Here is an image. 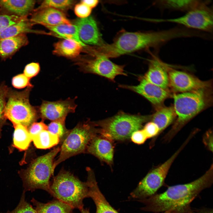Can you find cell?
<instances>
[{
    "label": "cell",
    "instance_id": "cell-11",
    "mask_svg": "<svg viewBox=\"0 0 213 213\" xmlns=\"http://www.w3.org/2000/svg\"><path fill=\"white\" fill-rule=\"evenodd\" d=\"M209 5H204L186 13L184 15L170 19H153L154 22H169L179 25L187 29L212 34L213 12Z\"/></svg>",
    "mask_w": 213,
    "mask_h": 213
},
{
    "label": "cell",
    "instance_id": "cell-1",
    "mask_svg": "<svg viewBox=\"0 0 213 213\" xmlns=\"http://www.w3.org/2000/svg\"><path fill=\"white\" fill-rule=\"evenodd\" d=\"M213 166L212 164L203 175L192 182L170 186L162 193L137 200L145 205L142 210L159 213L174 208L191 206V202L202 191L212 185Z\"/></svg>",
    "mask_w": 213,
    "mask_h": 213
},
{
    "label": "cell",
    "instance_id": "cell-12",
    "mask_svg": "<svg viewBox=\"0 0 213 213\" xmlns=\"http://www.w3.org/2000/svg\"><path fill=\"white\" fill-rule=\"evenodd\" d=\"M169 86L176 92L182 93L204 88H212L211 80H201L185 71L173 69L167 66Z\"/></svg>",
    "mask_w": 213,
    "mask_h": 213
},
{
    "label": "cell",
    "instance_id": "cell-41",
    "mask_svg": "<svg viewBox=\"0 0 213 213\" xmlns=\"http://www.w3.org/2000/svg\"><path fill=\"white\" fill-rule=\"evenodd\" d=\"M204 144L211 151H213V135L211 130L207 131L204 134L203 139Z\"/></svg>",
    "mask_w": 213,
    "mask_h": 213
},
{
    "label": "cell",
    "instance_id": "cell-24",
    "mask_svg": "<svg viewBox=\"0 0 213 213\" xmlns=\"http://www.w3.org/2000/svg\"><path fill=\"white\" fill-rule=\"evenodd\" d=\"M156 108L151 115V121L158 127L159 133L170 125L176 119V115L173 106H161Z\"/></svg>",
    "mask_w": 213,
    "mask_h": 213
},
{
    "label": "cell",
    "instance_id": "cell-20",
    "mask_svg": "<svg viewBox=\"0 0 213 213\" xmlns=\"http://www.w3.org/2000/svg\"><path fill=\"white\" fill-rule=\"evenodd\" d=\"M210 0H157L155 4L161 10L178 11L187 12L200 7L209 5Z\"/></svg>",
    "mask_w": 213,
    "mask_h": 213
},
{
    "label": "cell",
    "instance_id": "cell-13",
    "mask_svg": "<svg viewBox=\"0 0 213 213\" xmlns=\"http://www.w3.org/2000/svg\"><path fill=\"white\" fill-rule=\"evenodd\" d=\"M74 99L68 98L65 100L54 101L43 100L38 106L40 118L42 120H49L52 121L66 119L67 115L75 111L77 105Z\"/></svg>",
    "mask_w": 213,
    "mask_h": 213
},
{
    "label": "cell",
    "instance_id": "cell-36",
    "mask_svg": "<svg viewBox=\"0 0 213 213\" xmlns=\"http://www.w3.org/2000/svg\"><path fill=\"white\" fill-rule=\"evenodd\" d=\"M40 70V65L38 62H32L27 64L25 66L23 74L30 79L36 76Z\"/></svg>",
    "mask_w": 213,
    "mask_h": 213
},
{
    "label": "cell",
    "instance_id": "cell-26",
    "mask_svg": "<svg viewBox=\"0 0 213 213\" xmlns=\"http://www.w3.org/2000/svg\"><path fill=\"white\" fill-rule=\"evenodd\" d=\"M34 24L27 18L22 19L7 28L0 34V39L26 33L41 34L45 33L41 31L33 30L32 28Z\"/></svg>",
    "mask_w": 213,
    "mask_h": 213
},
{
    "label": "cell",
    "instance_id": "cell-19",
    "mask_svg": "<svg viewBox=\"0 0 213 213\" xmlns=\"http://www.w3.org/2000/svg\"><path fill=\"white\" fill-rule=\"evenodd\" d=\"M89 197L93 200L96 207V213H119L109 203L101 193L96 181L94 173L90 168H87Z\"/></svg>",
    "mask_w": 213,
    "mask_h": 213
},
{
    "label": "cell",
    "instance_id": "cell-45",
    "mask_svg": "<svg viewBox=\"0 0 213 213\" xmlns=\"http://www.w3.org/2000/svg\"><path fill=\"white\" fill-rule=\"evenodd\" d=\"M80 211L81 213H90L89 209L88 208L84 209L83 208Z\"/></svg>",
    "mask_w": 213,
    "mask_h": 213
},
{
    "label": "cell",
    "instance_id": "cell-5",
    "mask_svg": "<svg viewBox=\"0 0 213 213\" xmlns=\"http://www.w3.org/2000/svg\"><path fill=\"white\" fill-rule=\"evenodd\" d=\"M60 150L59 147L55 148L34 160L26 169L19 171L23 183V192H33L39 189L51 195L50 180L54 171L53 169L54 160Z\"/></svg>",
    "mask_w": 213,
    "mask_h": 213
},
{
    "label": "cell",
    "instance_id": "cell-40",
    "mask_svg": "<svg viewBox=\"0 0 213 213\" xmlns=\"http://www.w3.org/2000/svg\"><path fill=\"white\" fill-rule=\"evenodd\" d=\"M130 138L133 142L138 144L144 143L148 139L142 129L134 132L132 134Z\"/></svg>",
    "mask_w": 213,
    "mask_h": 213
},
{
    "label": "cell",
    "instance_id": "cell-21",
    "mask_svg": "<svg viewBox=\"0 0 213 213\" xmlns=\"http://www.w3.org/2000/svg\"><path fill=\"white\" fill-rule=\"evenodd\" d=\"M28 43L25 34L0 39V58L4 60L9 58Z\"/></svg>",
    "mask_w": 213,
    "mask_h": 213
},
{
    "label": "cell",
    "instance_id": "cell-16",
    "mask_svg": "<svg viewBox=\"0 0 213 213\" xmlns=\"http://www.w3.org/2000/svg\"><path fill=\"white\" fill-rule=\"evenodd\" d=\"M112 141L98 133L91 140L85 153L95 156L111 166L113 163L114 154Z\"/></svg>",
    "mask_w": 213,
    "mask_h": 213
},
{
    "label": "cell",
    "instance_id": "cell-8",
    "mask_svg": "<svg viewBox=\"0 0 213 213\" xmlns=\"http://www.w3.org/2000/svg\"><path fill=\"white\" fill-rule=\"evenodd\" d=\"M99 133V129L93 122L87 120L78 123L70 130L62 142L60 154L54 162V170L61 162L72 156L85 153L87 146L93 138Z\"/></svg>",
    "mask_w": 213,
    "mask_h": 213
},
{
    "label": "cell",
    "instance_id": "cell-30",
    "mask_svg": "<svg viewBox=\"0 0 213 213\" xmlns=\"http://www.w3.org/2000/svg\"><path fill=\"white\" fill-rule=\"evenodd\" d=\"M65 120L63 119L53 121L47 125V130L57 135L59 138L60 142L63 141L70 131L65 127Z\"/></svg>",
    "mask_w": 213,
    "mask_h": 213
},
{
    "label": "cell",
    "instance_id": "cell-31",
    "mask_svg": "<svg viewBox=\"0 0 213 213\" xmlns=\"http://www.w3.org/2000/svg\"><path fill=\"white\" fill-rule=\"evenodd\" d=\"M76 2L75 1L70 0H46L43 1L37 8L50 7L63 12L70 9Z\"/></svg>",
    "mask_w": 213,
    "mask_h": 213
},
{
    "label": "cell",
    "instance_id": "cell-3",
    "mask_svg": "<svg viewBox=\"0 0 213 213\" xmlns=\"http://www.w3.org/2000/svg\"><path fill=\"white\" fill-rule=\"evenodd\" d=\"M172 97L177 118L164 137L166 141H170L189 121L212 105V88L175 94Z\"/></svg>",
    "mask_w": 213,
    "mask_h": 213
},
{
    "label": "cell",
    "instance_id": "cell-2",
    "mask_svg": "<svg viewBox=\"0 0 213 213\" xmlns=\"http://www.w3.org/2000/svg\"><path fill=\"white\" fill-rule=\"evenodd\" d=\"M176 27L162 30L146 32L123 31L111 44L94 47V53L108 58L149 48H158L173 39L179 38Z\"/></svg>",
    "mask_w": 213,
    "mask_h": 213
},
{
    "label": "cell",
    "instance_id": "cell-38",
    "mask_svg": "<svg viewBox=\"0 0 213 213\" xmlns=\"http://www.w3.org/2000/svg\"><path fill=\"white\" fill-rule=\"evenodd\" d=\"M142 130L147 138L155 137L159 134L158 127L151 121L147 122Z\"/></svg>",
    "mask_w": 213,
    "mask_h": 213
},
{
    "label": "cell",
    "instance_id": "cell-23",
    "mask_svg": "<svg viewBox=\"0 0 213 213\" xmlns=\"http://www.w3.org/2000/svg\"><path fill=\"white\" fill-rule=\"evenodd\" d=\"M53 53L58 56L75 59L80 56L84 47L76 41L69 39H64L54 45Z\"/></svg>",
    "mask_w": 213,
    "mask_h": 213
},
{
    "label": "cell",
    "instance_id": "cell-33",
    "mask_svg": "<svg viewBox=\"0 0 213 213\" xmlns=\"http://www.w3.org/2000/svg\"><path fill=\"white\" fill-rule=\"evenodd\" d=\"M2 213H37L32 206L25 199V192L23 191L19 202L17 207L12 211Z\"/></svg>",
    "mask_w": 213,
    "mask_h": 213
},
{
    "label": "cell",
    "instance_id": "cell-25",
    "mask_svg": "<svg viewBox=\"0 0 213 213\" xmlns=\"http://www.w3.org/2000/svg\"><path fill=\"white\" fill-rule=\"evenodd\" d=\"M31 201L35 206L34 209L37 213H73L72 207L57 199L43 203L33 198Z\"/></svg>",
    "mask_w": 213,
    "mask_h": 213
},
{
    "label": "cell",
    "instance_id": "cell-44",
    "mask_svg": "<svg viewBox=\"0 0 213 213\" xmlns=\"http://www.w3.org/2000/svg\"><path fill=\"white\" fill-rule=\"evenodd\" d=\"M213 209L203 208L196 209H193L190 213H213Z\"/></svg>",
    "mask_w": 213,
    "mask_h": 213
},
{
    "label": "cell",
    "instance_id": "cell-7",
    "mask_svg": "<svg viewBox=\"0 0 213 213\" xmlns=\"http://www.w3.org/2000/svg\"><path fill=\"white\" fill-rule=\"evenodd\" d=\"M33 86L17 91L10 88L4 111V115L13 125L21 124L28 128L40 118L38 106L30 103L29 96Z\"/></svg>",
    "mask_w": 213,
    "mask_h": 213
},
{
    "label": "cell",
    "instance_id": "cell-43",
    "mask_svg": "<svg viewBox=\"0 0 213 213\" xmlns=\"http://www.w3.org/2000/svg\"><path fill=\"white\" fill-rule=\"evenodd\" d=\"M99 1L98 0H84L81 1L80 2L84 4L92 9L97 6Z\"/></svg>",
    "mask_w": 213,
    "mask_h": 213
},
{
    "label": "cell",
    "instance_id": "cell-39",
    "mask_svg": "<svg viewBox=\"0 0 213 213\" xmlns=\"http://www.w3.org/2000/svg\"><path fill=\"white\" fill-rule=\"evenodd\" d=\"M28 128L32 139L33 137L42 131L47 130L48 126L42 120L39 122L33 123Z\"/></svg>",
    "mask_w": 213,
    "mask_h": 213
},
{
    "label": "cell",
    "instance_id": "cell-9",
    "mask_svg": "<svg viewBox=\"0 0 213 213\" xmlns=\"http://www.w3.org/2000/svg\"><path fill=\"white\" fill-rule=\"evenodd\" d=\"M85 53L87 55L79 56L74 59L75 64L80 71L96 74L113 82L118 75H127L124 66L115 64L104 56Z\"/></svg>",
    "mask_w": 213,
    "mask_h": 213
},
{
    "label": "cell",
    "instance_id": "cell-18",
    "mask_svg": "<svg viewBox=\"0 0 213 213\" xmlns=\"http://www.w3.org/2000/svg\"><path fill=\"white\" fill-rule=\"evenodd\" d=\"M29 19L34 25L39 24L43 26L72 24L63 12L50 7L34 9Z\"/></svg>",
    "mask_w": 213,
    "mask_h": 213
},
{
    "label": "cell",
    "instance_id": "cell-10",
    "mask_svg": "<svg viewBox=\"0 0 213 213\" xmlns=\"http://www.w3.org/2000/svg\"><path fill=\"white\" fill-rule=\"evenodd\" d=\"M184 148V146L181 145L164 163L149 172L130 193V198L138 200H142L156 194L157 191L163 185L173 162Z\"/></svg>",
    "mask_w": 213,
    "mask_h": 213
},
{
    "label": "cell",
    "instance_id": "cell-4",
    "mask_svg": "<svg viewBox=\"0 0 213 213\" xmlns=\"http://www.w3.org/2000/svg\"><path fill=\"white\" fill-rule=\"evenodd\" d=\"M51 195L74 209L83 208V201L89 197L87 182H83L68 171L61 170L50 183Z\"/></svg>",
    "mask_w": 213,
    "mask_h": 213
},
{
    "label": "cell",
    "instance_id": "cell-34",
    "mask_svg": "<svg viewBox=\"0 0 213 213\" xmlns=\"http://www.w3.org/2000/svg\"><path fill=\"white\" fill-rule=\"evenodd\" d=\"M12 14L0 15V34L7 28L25 18Z\"/></svg>",
    "mask_w": 213,
    "mask_h": 213
},
{
    "label": "cell",
    "instance_id": "cell-28",
    "mask_svg": "<svg viewBox=\"0 0 213 213\" xmlns=\"http://www.w3.org/2000/svg\"><path fill=\"white\" fill-rule=\"evenodd\" d=\"M14 130L13 145L20 151L27 150L32 141L27 127L21 124L13 125Z\"/></svg>",
    "mask_w": 213,
    "mask_h": 213
},
{
    "label": "cell",
    "instance_id": "cell-42",
    "mask_svg": "<svg viewBox=\"0 0 213 213\" xmlns=\"http://www.w3.org/2000/svg\"><path fill=\"white\" fill-rule=\"evenodd\" d=\"M192 209L191 206L174 208L162 213H190Z\"/></svg>",
    "mask_w": 213,
    "mask_h": 213
},
{
    "label": "cell",
    "instance_id": "cell-15",
    "mask_svg": "<svg viewBox=\"0 0 213 213\" xmlns=\"http://www.w3.org/2000/svg\"><path fill=\"white\" fill-rule=\"evenodd\" d=\"M73 23L77 28L79 38L83 43L94 46L104 44L96 22L92 17L78 18L75 20Z\"/></svg>",
    "mask_w": 213,
    "mask_h": 213
},
{
    "label": "cell",
    "instance_id": "cell-32",
    "mask_svg": "<svg viewBox=\"0 0 213 213\" xmlns=\"http://www.w3.org/2000/svg\"><path fill=\"white\" fill-rule=\"evenodd\" d=\"M9 89L10 88L8 87L5 83H0V138L1 135L2 128L7 124L4 111Z\"/></svg>",
    "mask_w": 213,
    "mask_h": 213
},
{
    "label": "cell",
    "instance_id": "cell-35",
    "mask_svg": "<svg viewBox=\"0 0 213 213\" xmlns=\"http://www.w3.org/2000/svg\"><path fill=\"white\" fill-rule=\"evenodd\" d=\"M30 79L24 74H20L13 77L12 79V86L15 88L20 89L27 87L33 86L30 82Z\"/></svg>",
    "mask_w": 213,
    "mask_h": 213
},
{
    "label": "cell",
    "instance_id": "cell-6",
    "mask_svg": "<svg viewBox=\"0 0 213 213\" xmlns=\"http://www.w3.org/2000/svg\"><path fill=\"white\" fill-rule=\"evenodd\" d=\"M151 115L133 114L120 112L115 115L94 122L99 133L112 141H124L140 130L144 123L151 120Z\"/></svg>",
    "mask_w": 213,
    "mask_h": 213
},
{
    "label": "cell",
    "instance_id": "cell-17",
    "mask_svg": "<svg viewBox=\"0 0 213 213\" xmlns=\"http://www.w3.org/2000/svg\"><path fill=\"white\" fill-rule=\"evenodd\" d=\"M168 65L157 56L153 55L149 60L148 69L143 77L150 82L163 89L168 90L169 87Z\"/></svg>",
    "mask_w": 213,
    "mask_h": 213
},
{
    "label": "cell",
    "instance_id": "cell-22",
    "mask_svg": "<svg viewBox=\"0 0 213 213\" xmlns=\"http://www.w3.org/2000/svg\"><path fill=\"white\" fill-rule=\"evenodd\" d=\"M36 3L33 0H2L0 6L12 15L25 17L33 12Z\"/></svg>",
    "mask_w": 213,
    "mask_h": 213
},
{
    "label": "cell",
    "instance_id": "cell-29",
    "mask_svg": "<svg viewBox=\"0 0 213 213\" xmlns=\"http://www.w3.org/2000/svg\"><path fill=\"white\" fill-rule=\"evenodd\" d=\"M34 144L37 149H49L60 142L59 137L48 130H44L32 138Z\"/></svg>",
    "mask_w": 213,
    "mask_h": 213
},
{
    "label": "cell",
    "instance_id": "cell-14",
    "mask_svg": "<svg viewBox=\"0 0 213 213\" xmlns=\"http://www.w3.org/2000/svg\"><path fill=\"white\" fill-rule=\"evenodd\" d=\"M138 79L139 83L137 85L121 84L119 86L141 95L156 108L162 106L164 101L171 96L168 90L163 89L150 82L142 76H139Z\"/></svg>",
    "mask_w": 213,
    "mask_h": 213
},
{
    "label": "cell",
    "instance_id": "cell-27",
    "mask_svg": "<svg viewBox=\"0 0 213 213\" xmlns=\"http://www.w3.org/2000/svg\"><path fill=\"white\" fill-rule=\"evenodd\" d=\"M47 29L52 32L54 36L64 39L73 40L84 47L87 46L80 40L77 27L73 24L69 25L62 24L54 26L44 25Z\"/></svg>",
    "mask_w": 213,
    "mask_h": 213
},
{
    "label": "cell",
    "instance_id": "cell-37",
    "mask_svg": "<svg viewBox=\"0 0 213 213\" xmlns=\"http://www.w3.org/2000/svg\"><path fill=\"white\" fill-rule=\"evenodd\" d=\"M91 11V8L81 2L76 4L74 8L75 14L80 18H85L90 16Z\"/></svg>",
    "mask_w": 213,
    "mask_h": 213
}]
</instances>
